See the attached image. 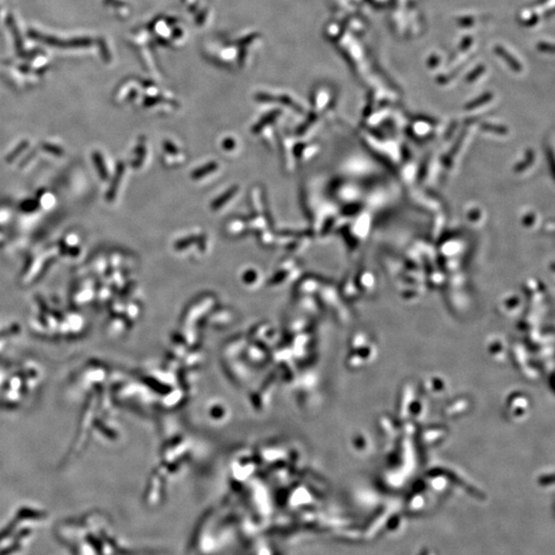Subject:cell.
<instances>
[{"label": "cell", "mask_w": 555, "mask_h": 555, "mask_svg": "<svg viewBox=\"0 0 555 555\" xmlns=\"http://www.w3.org/2000/svg\"><path fill=\"white\" fill-rule=\"evenodd\" d=\"M473 22H474V20L471 19V18H466V19H464V20H458V23L461 24V26H464V24H468L467 26H470Z\"/></svg>", "instance_id": "277c9868"}, {"label": "cell", "mask_w": 555, "mask_h": 555, "mask_svg": "<svg viewBox=\"0 0 555 555\" xmlns=\"http://www.w3.org/2000/svg\"><path fill=\"white\" fill-rule=\"evenodd\" d=\"M495 53L498 54V55H499L500 57H502L503 59H504V60L506 61V62L509 64V66L513 69V70H515V71H520V70H522V65H520V63L518 62V61H517L512 55H511V54L509 53V51H507L503 47H500V46L496 47V48H495Z\"/></svg>", "instance_id": "6da1fadb"}, {"label": "cell", "mask_w": 555, "mask_h": 555, "mask_svg": "<svg viewBox=\"0 0 555 555\" xmlns=\"http://www.w3.org/2000/svg\"><path fill=\"white\" fill-rule=\"evenodd\" d=\"M471 43H472V40H471L470 37L465 38V39L463 40V43H462V49H463V50L466 49L468 47L471 46Z\"/></svg>", "instance_id": "3957f363"}, {"label": "cell", "mask_w": 555, "mask_h": 555, "mask_svg": "<svg viewBox=\"0 0 555 555\" xmlns=\"http://www.w3.org/2000/svg\"><path fill=\"white\" fill-rule=\"evenodd\" d=\"M537 48L539 49V50L544 51V53H553V46L549 45V43L540 42V43H538Z\"/></svg>", "instance_id": "7a4b0ae2"}, {"label": "cell", "mask_w": 555, "mask_h": 555, "mask_svg": "<svg viewBox=\"0 0 555 555\" xmlns=\"http://www.w3.org/2000/svg\"><path fill=\"white\" fill-rule=\"evenodd\" d=\"M483 70H484V68H483V66H480V67H478V68H477V69H476V71H475V72H474V74H473V73H472V74H471V75H470V77H469V80H471V79H475V77H476V76H477V75H479V74H478V73H480V72H482V71H483Z\"/></svg>", "instance_id": "5b68a950"}]
</instances>
